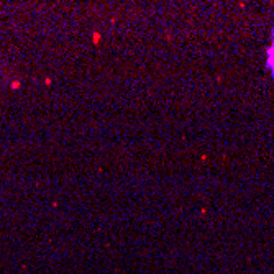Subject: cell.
<instances>
[{
    "label": "cell",
    "instance_id": "1",
    "mask_svg": "<svg viewBox=\"0 0 274 274\" xmlns=\"http://www.w3.org/2000/svg\"><path fill=\"white\" fill-rule=\"evenodd\" d=\"M268 66L273 69V74H274V43H273V46H271V49L268 51Z\"/></svg>",
    "mask_w": 274,
    "mask_h": 274
}]
</instances>
